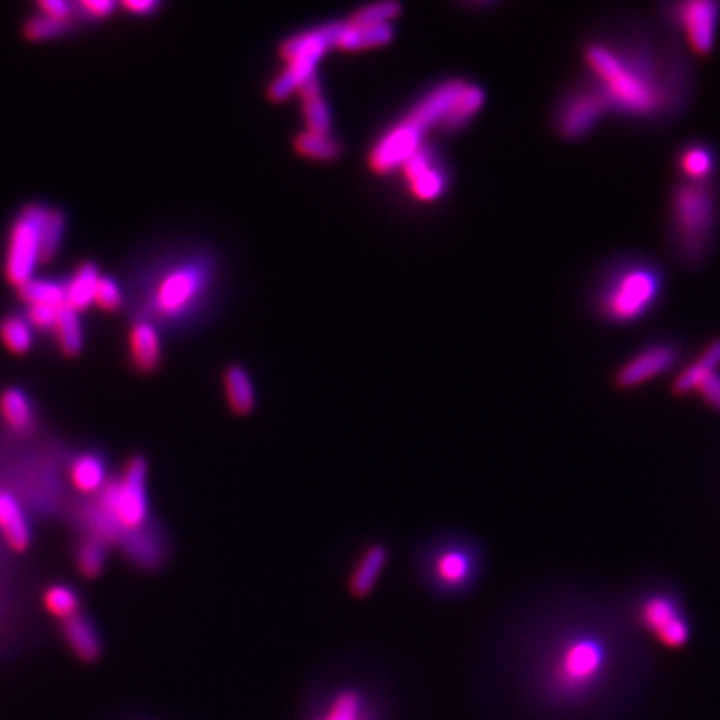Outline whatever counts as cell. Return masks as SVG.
Returning <instances> with one entry per match:
<instances>
[{
  "label": "cell",
  "mask_w": 720,
  "mask_h": 720,
  "mask_svg": "<svg viewBox=\"0 0 720 720\" xmlns=\"http://www.w3.org/2000/svg\"><path fill=\"white\" fill-rule=\"evenodd\" d=\"M45 215V206H27L12 226L7 253V279L17 289L32 281V273L40 261V228Z\"/></svg>",
  "instance_id": "cell-8"
},
{
  "label": "cell",
  "mask_w": 720,
  "mask_h": 720,
  "mask_svg": "<svg viewBox=\"0 0 720 720\" xmlns=\"http://www.w3.org/2000/svg\"><path fill=\"white\" fill-rule=\"evenodd\" d=\"M720 4L712 0H692L674 7V22L691 42L692 49L701 55L711 52L717 39Z\"/></svg>",
  "instance_id": "cell-11"
},
{
  "label": "cell",
  "mask_w": 720,
  "mask_h": 720,
  "mask_svg": "<svg viewBox=\"0 0 720 720\" xmlns=\"http://www.w3.org/2000/svg\"><path fill=\"white\" fill-rule=\"evenodd\" d=\"M311 720H380V712L369 692L347 687L334 692Z\"/></svg>",
  "instance_id": "cell-16"
},
{
  "label": "cell",
  "mask_w": 720,
  "mask_h": 720,
  "mask_svg": "<svg viewBox=\"0 0 720 720\" xmlns=\"http://www.w3.org/2000/svg\"><path fill=\"white\" fill-rule=\"evenodd\" d=\"M586 62L611 108L624 115L651 117L681 98V87L672 82L679 67H672V60L661 67L646 45L624 52L593 45L586 49Z\"/></svg>",
  "instance_id": "cell-2"
},
{
  "label": "cell",
  "mask_w": 720,
  "mask_h": 720,
  "mask_svg": "<svg viewBox=\"0 0 720 720\" xmlns=\"http://www.w3.org/2000/svg\"><path fill=\"white\" fill-rule=\"evenodd\" d=\"M294 148L299 155L321 160V163H332L341 156V145L331 135H317V133H309V130H304L294 138Z\"/></svg>",
  "instance_id": "cell-32"
},
{
  "label": "cell",
  "mask_w": 720,
  "mask_h": 720,
  "mask_svg": "<svg viewBox=\"0 0 720 720\" xmlns=\"http://www.w3.org/2000/svg\"><path fill=\"white\" fill-rule=\"evenodd\" d=\"M130 354L140 372H150L160 362L158 332L150 322L138 321L130 331Z\"/></svg>",
  "instance_id": "cell-24"
},
{
  "label": "cell",
  "mask_w": 720,
  "mask_h": 720,
  "mask_svg": "<svg viewBox=\"0 0 720 720\" xmlns=\"http://www.w3.org/2000/svg\"><path fill=\"white\" fill-rule=\"evenodd\" d=\"M146 478H148L146 458L135 455L128 458L120 477L108 480L97 497H93L98 508L107 513L117 523L118 528L127 535L145 531L146 526L153 525Z\"/></svg>",
  "instance_id": "cell-5"
},
{
  "label": "cell",
  "mask_w": 720,
  "mask_h": 720,
  "mask_svg": "<svg viewBox=\"0 0 720 720\" xmlns=\"http://www.w3.org/2000/svg\"><path fill=\"white\" fill-rule=\"evenodd\" d=\"M465 87H467V82H463V80H448V82L438 85L432 93L420 100L417 107L410 110L407 120L410 125L419 128L420 133H427L435 125L442 127Z\"/></svg>",
  "instance_id": "cell-14"
},
{
  "label": "cell",
  "mask_w": 720,
  "mask_h": 720,
  "mask_svg": "<svg viewBox=\"0 0 720 720\" xmlns=\"http://www.w3.org/2000/svg\"><path fill=\"white\" fill-rule=\"evenodd\" d=\"M39 9L42 10L45 17L49 19L60 20V22H69L70 19V4L65 0H40Z\"/></svg>",
  "instance_id": "cell-42"
},
{
  "label": "cell",
  "mask_w": 720,
  "mask_h": 720,
  "mask_svg": "<svg viewBox=\"0 0 720 720\" xmlns=\"http://www.w3.org/2000/svg\"><path fill=\"white\" fill-rule=\"evenodd\" d=\"M203 283L205 279L196 269H181L168 274L156 289V309L166 317L185 311L195 301Z\"/></svg>",
  "instance_id": "cell-15"
},
{
  "label": "cell",
  "mask_w": 720,
  "mask_h": 720,
  "mask_svg": "<svg viewBox=\"0 0 720 720\" xmlns=\"http://www.w3.org/2000/svg\"><path fill=\"white\" fill-rule=\"evenodd\" d=\"M60 633L69 644L70 651L78 661L97 662L103 654V641L97 626L88 621L87 616L78 614L70 621L60 623Z\"/></svg>",
  "instance_id": "cell-20"
},
{
  "label": "cell",
  "mask_w": 720,
  "mask_h": 720,
  "mask_svg": "<svg viewBox=\"0 0 720 720\" xmlns=\"http://www.w3.org/2000/svg\"><path fill=\"white\" fill-rule=\"evenodd\" d=\"M78 7L85 10L88 17L105 19L115 10V2H110V0H82Z\"/></svg>",
  "instance_id": "cell-44"
},
{
  "label": "cell",
  "mask_w": 720,
  "mask_h": 720,
  "mask_svg": "<svg viewBox=\"0 0 720 720\" xmlns=\"http://www.w3.org/2000/svg\"><path fill=\"white\" fill-rule=\"evenodd\" d=\"M483 556L477 545L463 538H445L430 546L422 558V575L435 593L458 596L478 583Z\"/></svg>",
  "instance_id": "cell-6"
},
{
  "label": "cell",
  "mask_w": 720,
  "mask_h": 720,
  "mask_svg": "<svg viewBox=\"0 0 720 720\" xmlns=\"http://www.w3.org/2000/svg\"><path fill=\"white\" fill-rule=\"evenodd\" d=\"M661 289V273L652 264L626 263L604 284L601 311L609 321H636L659 301Z\"/></svg>",
  "instance_id": "cell-4"
},
{
  "label": "cell",
  "mask_w": 720,
  "mask_h": 720,
  "mask_svg": "<svg viewBox=\"0 0 720 720\" xmlns=\"http://www.w3.org/2000/svg\"><path fill=\"white\" fill-rule=\"evenodd\" d=\"M108 546L95 538H82L75 548V566L78 573L93 581L105 573Z\"/></svg>",
  "instance_id": "cell-31"
},
{
  "label": "cell",
  "mask_w": 720,
  "mask_h": 720,
  "mask_svg": "<svg viewBox=\"0 0 720 720\" xmlns=\"http://www.w3.org/2000/svg\"><path fill=\"white\" fill-rule=\"evenodd\" d=\"M224 389H226L228 407H231L234 415L246 417V415L253 412L254 402H256L253 380H251L249 372L243 367L233 364V367L226 369V372H224Z\"/></svg>",
  "instance_id": "cell-25"
},
{
  "label": "cell",
  "mask_w": 720,
  "mask_h": 720,
  "mask_svg": "<svg viewBox=\"0 0 720 720\" xmlns=\"http://www.w3.org/2000/svg\"><path fill=\"white\" fill-rule=\"evenodd\" d=\"M69 30V22H60V20L49 19V17H37L30 19L25 27V35L32 40L52 39L57 35H62Z\"/></svg>",
  "instance_id": "cell-39"
},
{
  "label": "cell",
  "mask_w": 720,
  "mask_h": 720,
  "mask_svg": "<svg viewBox=\"0 0 720 720\" xmlns=\"http://www.w3.org/2000/svg\"><path fill=\"white\" fill-rule=\"evenodd\" d=\"M95 302L103 311H117L123 304V292L118 289L117 281L108 279V276H100L98 281L97 294H95Z\"/></svg>",
  "instance_id": "cell-40"
},
{
  "label": "cell",
  "mask_w": 720,
  "mask_h": 720,
  "mask_svg": "<svg viewBox=\"0 0 720 720\" xmlns=\"http://www.w3.org/2000/svg\"><path fill=\"white\" fill-rule=\"evenodd\" d=\"M69 477L70 485L75 487L77 493L87 495V497H97L108 483L107 465L95 453H85V455L75 458Z\"/></svg>",
  "instance_id": "cell-21"
},
{
  "label": "cell",
  "mask_w": 720,
  "mask_h": 720,
  "mask_svg": "<svg viewBox=\"0 0 720 720\" xmlns=\"http://www.w3.org/2000/svg\"><path fill=\"white\" fill-rule=\"evenodd\" d=\"M62 233H65V216L60 211L47 208V215L40 228V263H49L57 256Z\"/></svg>",
  "instance_id": "cell-35"
},
{
  "label": "cell",
  "mask_w": 720,
  "mask_h": 720,
  "mask_svg": "<svg viewBox=\"0 0 720 720\" xmlns=\"http://www.w3.org/2000/svg\"><path fill=\"white\" fill-rule=\"evenodd\" d=\"M299 93H301L302 117L307 123V130L317 135H331V108L322 97L319 77L311 78Z\"/></svg>",
  "instance_id": "cell-22"
},
{
  "label": "cell",
  "mask_w": 720,
  "mask_h": 720,
  "mask_svg": "<svg viewBox=\"0 0 720 720\" xmlns=\"http://www.w3.org/2000/svg\"><path fill=\"white\" fill-rule=\"evenodd\" d=\"M52 329L57 334V342H59V349L62 354L75 357V354L82 351V329H80L77 311H72L69 304H62L57 311V319H55Z\"/></svg>",
  "instance_id": "cell-30"
},
{
  "label": "cell",
  "mask_w": 720,
  "mask_h": 720,
  "mask_svg": "<svg viewBox=\"0 0 720 720\" xmlns=\"http://www.w3.org/2000/svg\"><path fill=\"white\" fill-rule=\"evenodd\" d=\"M621 661L619 644L606 626L573 624L546 644L536 664V682L553 704H586L609 691Z\"/></svg>",
  "instance_id": "cell-1"
},
{
  "label": "cell",
  "mask_w": 720,
  "mask_h": 720,
  "mask_svg": "<svg viewBox=\"0 0 720 720\" xmlns=\"http://www.w3.org/2000/svg\"><path fill=\"white\" fill-rule=\"evenodd\" d=\"M485 103V93L483 88L475 87V85H467L465 90L460 93L457 105L450 110L447 120L442 128L447 130H457V128L465 127L470 118L477 115L478 110L483 108Z\"/></svg>",
  "instance_id": "cell-33"
},
{
  "label": "cell",
  "mask_w": 720,
  "mask_h": 720,
  "mask_svg": "<svg viewBox=\"0 0 720 720\" xmlns=\"http://www.w3.org/2000/svg\"><path fill=\"white\" fill-rule=\"evenodd\" d=\"M714 166L712 153L704 145H689L681 153V168L692 183H704Z\"/></svg>",
  "instance_id": "cell-36"
},
{
  "label": "cell",
  "mask_w": 720,
  "mask_h": 720,
  "mask_svg": "<svg viewBox=\"0 0 720 720\" xmlns=\"http://www.w3.org/2000/svg\"><path fill=\"white\" fill-rule=\"evenodd\" d=\"M42 606H45V611L50 616H55V619H59L60 623H65V621H70V619H75L80 614L82 601H80L77 591L69 584L55 583L45 588Z\"/></svg>",
  "instance_id": "cell-29"
},
{
  "label": "cell",
  "mask_w": 720,
  "mask_h": 720,
  "mask_svg": "<svg viewBox=\"0 0 720 720\" xmlns=\"http://www.w3.org/2000/svg\"><path fill=\"white\" fill-rule=\"evenodd\" d=\"M389 548L380 543H372L360 553L359 561L347 583V591L352 599H367L372 594L382 571L389 565Z\"/></svg>",
  "instance_id": "cell-17"
},
{
  "label": "cell",
  "mask_w": 720,
  "mask_h": 720,
  "mask_svg": "<svg viewBox=\"0 0 720 720\" xmlns=\"http://www.w3.org/2000/svg\"><path fill=\"white\" fill-rule=\"evenodd\" d=\"M341 27L342 22H332L321 29L301 32L292 39L284 40L281 57L286 62V67L269 88L271 100L281 103L284 98L299 93L311 78L317 77V65L327 55V50L337 47V37Z\"/></svg>",
  "instance_id": "cell-7"
},
{
  "label": "cell",
  "mask_w": 720,
  "mask_h": 720,
  "mask_svg": "<svg viewBox=\"0 0 720 720\" xmlns=\"http://www.w3.org/2000/svg\"><path fill=\"white\" fill-rule=\"evenodd\" d=\"M0 415L9 429L29 432L35 425V410L30 400L20 389H7L0 395Z\"/></svg>",
  "instance_id": "cell-26"
},
{
  "label": "cell",
  "mask_w": 720,
  "mask_h": 720,
  "mask_svg": "<svg viewBox=\"0 0 720 720\" xmlns=\"http://www.w3.org/2000/svg\"><path fill=\"white\" fill-rule=\"evenodd\" d=\"M400 10L402 7L397 2H379V4H370V7L357 10L349 22L364 25V27H385V25H390V20L399 17Z\"/></svg>",
  "instance_id": "cell-38"
},
{
  "label": "cell",
  "mask_w": 720,
  "mask_h": 720,
  "mask_svg": "<svg viewBox=\"0 0 720 720\" xmlns=\"http://www.w3.org/2000/svg\"><path fill=\"white\" fill-rule=\"evenodd\" d=\"M679 352L671 344H652L629 360L616 374V382L623 389H633L646 380L659 377L677 362Z\"/></svg>",
  "instance_id": "cell-13"
},
{
  "label": "cell",
  "mask_w": 720,
  "mask_h": 720,
  "mask_svg": "<svg viewBox=\"0 0 720 720\" xmlns=\"http://www.w3.org/2000/svg\"><path fill=\"white\" fill-rule=\"evenodd\" d=\"M422 137L425 133L410 125L409 120H402L397 127L390 128L372 148L369 156L370 168L379 175H389L392 171L402 168L422 148Z\"/></svg>",
  "instance_id": "cell-10"
},
{
  "label": "cell",
  "mask_w": 720,
  "mask_h": 720,
  "mask_svg": "<svg viewBox=\"0 0 720 720\" xmlns=\"http://www.w3.org/2000/svg\"><path fill=\"white\" fill-rule=\"evenodd\" d=\"M720 367V339L711 342L707 351L702 352L701 359L694 360L689 369L682 370L681 374L674 380V392L677 395H687L691 390H697L704 377Z\"/></svg>",
  "instance_id": "cell-28"
},
{
  "label": "cell",
  "mask_w": 720,
  "mask_h": 720,
  "mask_svg": "<svg viewBox=\"0 0 720 720\" xmlns=\"http://www.w3.org/2000/svg\"><path fill=\"white\" fill-rule=\"evenodd\" d=\"M60 309V307H59ZM59 309H52V307H29V321L39 327V329H52L55 324V319H57V311Z\"/></svg>",
  "instance_id": "cell-43"
},
{
  "label": "cell",
  "mask_w": 720,
  "mask_h": 720,
  "mask_svg": "<svg viewBox=\"0 0 720 720\" xmlns=\"http://www.w3.org/2000/svg\"><path fill=\"white\" fill-rule=\"evenodd\" d=\"M719 198L707 183H689L672 196V239L687 263H701L717 228Z\"/></svg>",
  "instance_id": "cell-3"
},
{
  "label": "cell",
  "mask_w": 720,
  "mask_h": 720,
  "mask_svg": "<svg viewBox=\"0 0 720 720\" xmlns=\"http://www.w3.org/2000/svg\"><path fill=\"white\" fill-rule=\"evenodd\" d=\"M19 296L29 307H39V304H42V307L59 309L62 304H67L65 286L50 283V281H29V283L20 286Z\"/></svg>",
  "instance_id": "cell-34"
},
{
  "label": "cell",
  "mask_w": 720,
  "mask_h": 720,
  "mask_svg": "<svg viewBox=\"0 0 720 720\" xmlns=\"http://www.w3.org/2000/svg\"><path fill=\"white\" fill-rule=\"evenodd\" d=\"M639 624L669 649H681L691 639V624L672 593H651L639 603Z\"/></svg>",
  "instance_id": "cell-9"
},
{
  "label": "cell",
  "mask_w": 720,
  "mask_h": 720,
  "mask_svg": "<svg viewBox=\"0 0 720 720\" xmlns=\"http://www.w3.org/2000/svg\"><path fill=\"white\" fill-rule=\"evenodd\" d=\"M98 281H100V274H98V269L95 264L87 263L78 266L77 273L70 279V283L65 286L67 304L72 311H85L95 302Z\"/></svg>",
  "instance_id": "cell-27"
},
{
  "label": "cell",
  "mask_w": 720,
  "mask_h": 720,
  "mask_svg": "<svg viewBox=\"0 0 720 720\" xmlns=\"http://www.w3.org/2000/svg\"><path fill=\"white\" fill-rule=\"evenodd\" d=\"M392 37H395V29L390 25H385V27H364V25L344 22L341 30H339V37H337V49H374V47L389 45Z\"/></svg>",
  "instance_id": "cell-23"
},
{
  "label": "cell",
  "mask_w": 720,
  "mask_h": 720,
  "mask_svg": "<svg viewBox=\"0 0 720 720\" xmlns=\"http://www.w3.org/2000/svg\"><path fill=\"white\" fill-rule=\"evenodd\" d=\"M609 108H611L609 98L604 97L601 88L578 90L575 97L568 98L561 108L558 130L566 138L584 137L603 118Z\"/></svg>",
  "instance_id": "cell-12"
},
{
  "label": "cell",
  "mask_w": 720,
  "mask_h": 720,
  "mask_svg": "<svg viewBox=\"0 0 720 720\" xmlns=\"http://www.w3.org/2000/svg\"><path fill=\"white\" fill-rule=\"evenodd\" d=\"M0 535L12 553H27L32 543V528L27 513L9 493H0Z\"/></svg>",
  "instance_id": "cell-19"
},
{
  "label": "cell",
  "mask_w": 720,
  "mask_h": 720,
  "mask_svg": "<svg viewBox=\"0 0 720 720\" xmlns=\"http://www.w3.org/2000/svg\"><path fill=\"white\" fill-rule=\"evenodd\" d=\"M402 171L409 181L410 193L419 201H435L445 193L447 181L432 163L430 153L425 146L410 158L407 165L402 166Z\"/></svg>",
  "instance_id": "cell-18"
},
{
  "label": "cell",
  "mask_w": 720,
  "mask_h": 720,
  "mask_svg": "<svg viewBox=\"0 0 720 720\" xmlns=\"http://www.w3.org/2000/svg\"><path fill=\"white\" fill-rule=\"evenodd\" d=\"M0 339L9 351L17 352V354L29 351L32 347V331H30L29 322L22 321L19 317H10L7 321H2Z\"/></svg>",
  "instance_id": "cell-37"
},
{
  "label": "cell",
  "mask_w": 720,
  "mask_h": 720,
  "mask_svg": "<svg viewBox=\"0 0 720 720\" xmlns=\"http://www.w3.org/2000/svg\"><path fill=\"white\" fill-rule=\"evenodd\" d=\"M125 9L133 10L137 14H143V12H153V10L158 9V2L155 0H127L125 2Z\"/></svg>",
  "instance_id": "cell-45"
},
{
  "label": "cell",
  "mask_w": 720,
  "mask_h": 720,
  "mask_svg": "<svg viewBox=\"0 0 720 720\" xmlns=\"http://www.w3.org/2000/svg\"><path fill=\"white\" fill-rule=\"evenodd\" d=\"M697 392L701 395L711 409L720 412V372L714 370L709 377H704L701 385L697 387Z\"/></svg>",
  "instance_id": "cell-41"
}]
</instances>
